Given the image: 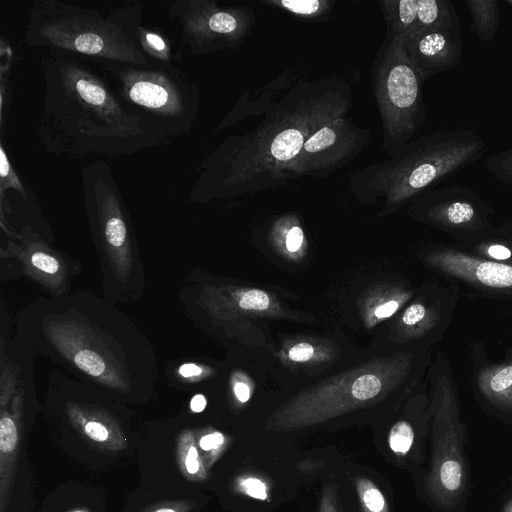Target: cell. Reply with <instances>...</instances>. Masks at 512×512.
<instances>
[{
    "mask_svg": "<svg viewBox=\"0 0 512 512\" xmlns=\"http://www.w3.org/2000/svg\"><path fill=\"white\" fill-rule=\"evenodd\" d=\"M196 442L204 464L209 467L220 457L227 444L225 435L213 429L199 432L196 435Z\"/></svg>",
    "mask_w": 512,
    "mask_h": 512,
    "instance_id": "obj_28",
    "label": "cell"
},
{
    "mask_svg": "<svg viewBox=\"0 0 512 512\" xmlns=\"http://www.w3.org/2000/svg\"><path fill=\"white\" fill-rule=\"evenodd\" d=\"M423 79L401 36L389 31L372 68V85L389 156L413 140L426 120Z\"/></svg>",
    "mask_w": 512,
    "mask_h": 512,
    "instance_id": "obj_9",
    "label": "cell"
},
{
    "mask_svg": "<svg viewBox=\"0 0 512 512\" xmlns=\"http://www.w3.org/2000/svg\"><path fill=\"white\" fill-rule=\"evenodd\" d=\"M178 460L184 474L192 480H203L207 471L196 442V434L191 430L181 433L178 440Z\"/></svg>",
    "mask_w": 512,
    "mask_h": 512,
    "instance_id": "obj_24",
    "label": "cell"
},
{
    "mask_svg": "<svg viewBox=\"0 0 512 512\" xmlns=\"http://www.w3.org/2000/svg\"><path fill=\"white\" fill-rule=\"evenodd\" d=\"M84 210L96 251L102 296L114 304L139 301L146 272L129 210L110 165L95 160L81 170Z\"/></svg>",
    "mask_w": 512,
    "mask_h": 512,
    "instance_id": "obj_6",
    "label": "cell"
},
{
    "mask_svg": "<svg viewBox=\"0 0 512 512\" xmlns=\"http://www.w3.org/2000/svg\"><path fill=\"white\" fill-rule=\"evenodd\" d=\"M465 2L473 22L471 29L481 41L491 43L500 22L499 1L466 0Z\"/></svg>",
    "mask_w": 512,
    "mask_h": 512,
    "instance_id": "obj_23",
    "label": "cell"
},
{
    "mask_svg": "<svg viewBox=\"0 0 512 512\" xmlns=\"http://www.w3.org/2000/svg\"><path fill=\"white\" fill-rule=\"evenodd\" d=\"M413 215L433 224L452 229L481 226L486 205L476 192L463 185H450L416 198L410 205Z\"/></svg>",
    "mask_w": 512,
    "mask_h": 512,
    "instance_id": "obj_14",
    "label": "cell"
},
{
    "mask_svg": "<svg viewBox=\"0 0 512 512\" xmlns=\"http://www.w3.org/2000/svg\"><path fill=\"white\" fill-rule=\"evenodd\" d=\"M398 307L399 303L396 300H390L376 308L375 316L377 318L389 317L396 312Z\"/></svg>",
    "mask_w": 512,
    "mask_h": 512,
    "instance_id": "obj_40",
    "label": "cell"
},
{
    "mask_svg": "<svg viewBox=\"0 0 512 512\" xmlns=\"http://www.w3.org/2000/svg\"><path fill=\"white\" fill-rule=\"evenodd\" d=\"M458 23L460 22L456 9L450 0H418L416 30L414 35L422 31L442 28Z\"/></svg>",
    "mask_w": 512,
    "mask_h": 512,
    "instance_id": "obj_22",
    "label": "cell"
},
{
    "mask_svg": "<svg viewBox=\"0 0 512 512\" xmlns=\"http://www.w3.org/2000/svg\"><path fill=\"white\" fill-rule=\"evenodd\" d=\"M315 354L313 345L307 342H301L290 348L288 357L294 362H306Z\"/></svg>",
    "mask_w": 512,
    "mask_h": 512,
    "instance_id": "obj_34",
    "label": "cell"
},
{
    "mask_svg": "<svg viewBox=\"0 0 512 512\" xmlns=\"http://www.w3.org/2000/svg\"><path fill=\"white\" fill-rule=\"evenodd\" d=\"M13 52L4 38L0 41V96H1V127L4 123V114L6 112V107L8 109L9 99L11 95V86H10V68L12 61Z\"/></svg>",
    "mask_w": 512,
    "mask_h": 512,
    "instance_id": "obj_30",
    "label": "cell"
},
{
    "mask_svg": "<svg viewBox=\"0 0 512 512\" xmlns=\"http://www.w3.org/2000/svg\"><path fill=\"white\" fill-rule=\"evenodd\" d=\"M409 356L403 353L373 356L301 390L271 413L266 429L295 431L377 404L401 383L410 366Z\"/></svg>",
    "mask_w": 512,
    "mask_h": 512,
    "instance_id": "obj_7",
    "label": "cell"
},
{
    "mask_svg": "<svg viewBox=\"0 0 512 512\" xmlns=\"http://www.w3.org/2000/svg\"><path fill=\"white\" fill-rule=\"evenodd\" d=\"M432 411L431 456L426 489L437 506L450 510L463 500L468 479L464 427L455 395L445 380L437 385Z\"/></svg>",
    "mask_w": 512,
    "mask_h": 512,
    "instance_id": "obj_11",
    "label": "cell"
},
{
    "mask_svg": "<svg viewBox=\"0 0 512 512\" xmlns=\"http://www.w3.org/2000/svg\"><path fill=\"white\" fill-rule=\"evenodd\" d=\"M486 253L489 257L497 261H505L511 258V250L502 244H491L487 247Z\"/></svg>",
    "mask_w": 512,
    "mask_h": 512,
    "instance_id": "obj_38",
    "label": "cell"
},
{
    "mask_svg": "<svg viewBox=\"0 0 512 512\" xmlns=\"http://www.w3.org/2000/svg\"><path fill=\"white\" fill-rule=\"evenodd\" d=\"M406 52L423 81L460 63L463 40L460 23L422 31L403 39Z\"/></svg>",
    "mask_w": 512,
    "mask_h": 512,
    "instance_id": "obj_15",
    "label": "cell"
},
{
    "mask_svg": "<svg viewBox=\"0 0 512 512\" xmlns=\"http://www.w3.org/2000/svg\"><path fill=\"white\" fill-rule=\"evenodd\" d=\"M233 393L235 398L241 403L247 402L250 398V388L242 381L233 383Z\"/></svg>",
    "mask_w": 512,
    "mask_h": 512,
    "instance_id": "obj_39",
    "label": "cell"
},
{
    "mask_svg": "<svg viewBox=\"0 0 512 512\" xmlns=\"http://www.w3.org/2000/svg\"><path fill=\"white\" fill-rule=\"evenodd\" d=\"M136 42L152 61L171 64L175 59L169 39L159 29L141 25L136 32Z\"/></svg>",
    "mask_w": 512,
    "mask_h": 512,
    "instance_id": "obj_25",
    "label": "cell"
},
{
    "mask_svg": "<svg viewBox=\"0 0 512 512\" xmlns=\"http://www.w3.org/2000/svg\"><path fill=\"white\" fill-rule=\"evenodd\" d=\"M370 138V131L356 125L348 115L329 120L304 143L292 177H327L356 158Z\"/></svg>",
    "mask_w": 512,
    "mask_h": 512,
    "instance_id": "obj_13",
    "label": "cell"
},
{
    "mask_svg": "<svg viewBox=\"0 0 512 512\" xmlns=\"http://www.w3.org/2000/svg\"><path fill=\"white\" fill-rule=\"evenodd\" d=\"M72 512H86V511L81 510V509H76V510H73Z\"/></svg>",
    "mask_w": 512,
    "mask_h": 512,
    "instance_id": "obj_45",
    "label": "cell"
},
{
    "mask_svg": "<svg viewBox=\"0 0 512 512\" xmlns=\"http://www.w3.org/2000/svg\"><path fill=\"white\" fill-rule=\"evenodd\" d=\"M304 234L299 226H292L286 234L285 245L290 252L297 251L303 243Z\"/></svg>",
    "mask_w": 512,
    "mask_h": 512,
    "instance_id": "obj_37",
    "label": "cell"
},
{
    "mask_svg": "<svg viewBox=\"0 0 512 512\" xmlns=\"http://www.w3.org/2000/svg\"><path fill=\"white\" fill-rule=\"evenodd\" d=\"M1 282L26 278L50 297L64 296L82 271L80 259L54 245L31 223L19 229L1 226Z\"/></svg>",
    "mask_w": 512,
    "mask_h": 512,
    "instance_id": "obj_10",
    "label": "cell"
},
{
    "mask_svg": "<svg viewBox=\"0 0 512 512\" xmlns=\"http://www.w3.org/2000/svg\"><path fill=\"white\" fill-rule=\"evenodd\" d=\"M318 512H338L336 494L333 486H327L321 495Z\"/></svg>",
    "mask_w": 512,
    "mask_h": 512,
    "instance_id": "obj_36",
    "label": "cell"
},
{
    "mask_svg": "<svg viewBox=\"0 0 512 512\" xmlns=\"http://www.w3.org/2000/svg\"><path fill=\"white\" fill-rule=\"evenodd\" d=\"M93 64L103 72L126 107L156 124L173 140L194 127L200 90L179 68L154 61L146 66L113 62Z\"/></svg>",
    "mask_w": 512,
    "mask_h": 512,
    "instance_id": "obj_8",
    "label": "cell"
},
{
    "mask_svg": "<svg viewBox=\"0 0 512 512\" xmlns=\"http://www.w3.org/2000/svg\"><path fill=\"white\" fill-rule=\"evenodd\" d=\"M297 79L298 75L293 74L292 72H286L281 74L273 82L269 83L265 89L260 91V95L255 97L253 100L242 97L218 124L215 132H219L234 125L249 114L264 113L275 103L274 95L281 94L284 91V88H288L300 81Z\"/></svg>",
    "mask_w": 512,
    "mask_h": 512,
    "instance_id": "obj_17",
    "label": "cell"
},
{
    "mask_svg": "<svg viewBox=\"0 0 512 512\" xmlns=\"http://www.w3.org/2000/svg\"><path fill=\"white\" fill-rule=\"evenodd\" d=\"M216 372L215 366L209 361L183 358L169 363L165 375L172 387L188 391L197 388L200 384L214 382Z\"/></svg>",
    "mask_w": 512,
    "mask_h": 512,
    "instance_id": "obj_19",
    "label": "cell"
},
{
    "mask_svg": "<svg viewBox=\"0 0 512 512\" xmlns=\"http://www.w3.org/2000/svg\"><path fill=\"white\" fill-rule=\"evenodd\" d=\"M356 490L364 512H389L384 495L371 480L358 477Z\"/></svg>",
    "mask_w": 512,
    "mask_h": 512,
    "instance_id": "obj_29",
    "label": "cell"
},
{
    "mask_svg": "<svg viewBox=\"0 0 512 512\" xmlns=\"http://www.w3.org/2000/svg\"><path fill=\"white\" fill-rule=\"evenodd\" d=\"M506 3H507L510 7H512V0H506Z\"/></svg>",
    "mask_w": 512,
    "mask_h": 512,
    "instance_id": "obj_44",
    "label": "cell"
},
{
    "mask_svg": "<svg viewBox=\"0 0 512 512\" xmlns=\"http://www.w3.org/2000/svg\"><path fill=\"white\" fill-rule=\"evenodd\" d=\"M21 428L7 414L0 413V512L10 495Z\"/></svg>",
    "mask_w": 512,
    "mask_h": 512,
    "instance_id": "obj_18",
    "label": "cell"
},
{
    "mask_svg": "<svg viewBox=\"0 0 512 512\" xmlns=\"http://www.w3.org/2000/svg\"><path fill=\"white\" fill-rule=\"evenodd\" d=\"M351 104L350 86L341 78L299 81L254 129L227 136L206 156L187 202L204 204L285 184L310 135L348 115Z\"/></svg>",
    "mask_w": 512,
    "mask_h": 512,
    "instance_id": "obj_2",
    "label": "cell"
},
{
    "mask_svg": "<svg viewBox=\"0 0 512 512\" xmlns=\"http://www.w3.org/2000/svg\"><path fill=\"white\" fill-rule=\"evenodd\" d=\"M38 63L44 99L36 135L47 153L70 159L122 156L174 141L126 107L90 60L41 50Z\"/></svg>",
    "mask_w": 512,
    "mask_h": 512,
    "instance_id": "obj_3",
    "label": "cell"
},
{
    "mask_svg": "<svg viewBox=\"0 0 512 512\" xmlns=\"http://www.w3.org/2000/svg\"><path fill=\"white\" fill-rule=\"evenodd\" d=\"M426 316V308L421 303L410 305L402 316V322L407 326H413L422 321Z\"/></svg>",
    "mask_w": 512,
    "mask_h": 512,
    "instance_id": "obj_35",
    "label": "cell"
},
{
    "mask_svg": "<svg viewBox=\"0 0 512 512\" xmlns=\"http://www.w3.org/2000/svg\"><path fill=\"white\" fill-rule=\"evenodd\" d=\"M264 2L306 19L323 18L334 5V2L329 0H266Z\"/></svg>",
    "mask_w": 512,
    "mask_h": 512,
    "instance_id": "obj_26",
    "label": "cell"
},
{
    "mask_svg": "<svg viewBox=\"0 0 512 512\" xmlns=\"http://www.w3.org/2000/svg\"><path fill=\"white\" fill-rule=\"evenodd\" d=\"M15 333L38 356L121 402L144 404L155 396L160 368L151 341L103 296L85 289L40 296L18 312Z\"/></svg>",
    "mask_w": 512,
    "mask_h": 512,
    "instance_id": "obj_1",
    "label": "cell"
},
{
    "mask_svg": "<svg viewBox=\"0 0 512 512\" xmlns=\"http://www.w3.org/2000/svg\"><path fill=\"white\" fill-rule=\"evenodd\" d=\"M478 383L490 402L504 409H512V362L482 370Z\"/></svg>",
    "mask_w": 512,
    "mask_h": 512,
    "instance_id": "obj_20",
    "label": "cell"
},
{
    "mask_svg": "<svg viewBox=\"0 0 512 512\" xmlns=\"http://www.w3.org/2000/svg\"><path fill=\"white\" fill-rule=\"evenodd\" d=\"M428 261L444 273L468 282L512 289V264L482 260L450 249L433 252Z\"/></svg>",
    "mask_w": 512,
    "mask_h": 512,
    "instance_id": "obj_16",
    "label": "cell"
},
{
    "mask_svg": "<svg viewBox=\"0 0 512 512\" xmlns=\"http://www.w3.org/2000/svg\"><path fill=\"white\" fill-rule=\"evenodd\" d=\"M207 406V399L205 395L197 393L192 396L189 402V410L192 413L198 414L205 410Z\"/></svg>",
    "mask_w": 512,
    "mask_h": 512,
    "instance_id": "obj_41",
    "label": "cell"
},
{
    "mask_svg": "<svg viewBox=\"0 0 512 512\" xmlns=\"http://www.w3.org/2000/svg\"><path fill=\"white\" fill-rule=\"evenodd\" d=\"M236 489L251 498L267 501L269 499V488L259 477L254 475H242L236 480Z\"/></svg>",
    "mask_w": 512,
    "mask_h": 512,
    "instance_id": "obj_33",
    "label": "cell"
},
{
    "mask_svg": "<svg viewBox=\"0 0 512 512\" xmlns=\"http://www.w3.org/2000/svg\"><path fill=\"white\" fill-rule=\"evenodd\" d=\"M486 149L485 141L471 129L437 130L415 137L383 161L352 172L349 186L362 203L382 201L381 214H387L476 162Z\"/></svg>",
    "mask_w": 512,
    "mask_h": 512,
    "instance_id": "obj_4",
    "label": "cell"
},
{
    "mask_svg": "<svg viewBox=\"0 0 512 512\" xmlns=\"http://www.w3.org/2000/svg\"><path fill=\"white\" fill-rule=\"evenodd\" d=\"M416 440V432L413 425L405 420H398L391 427L388 434L390 450L397 456H407L413 449Z\"/></svg>",
    "mask_w": 512,
    "mask_h": 512,
    "instance_id": "obj_27",
    "label": "cell"
},
{
    "mask_svg": "<svg viewBox=\"0 0 512 512\" xmlns=\"http://www.w3.org/2000/svg\"><path fill=\"white\" fill-rule=\"evenodd\" d=\"M484 166L500 183L512 184V147L488 156Z\"/></svg>",
    "mask_w": 512,
    "mask_h": 512,
    "instance_id": "obj_31",
    "label": "cell"
},
{
    "mask_svg": "<svg viewBox=\"0 0 512 512\" xmlns=\"http://www.w3.org/2000/svg\"><path fill=\"white\" fill-rule=\"evenodd\" d=\"M503 512H512V498H510L503 507Z\"/></svg>",
    "mask_w": 512,
    "mask_h": 512,
    "instance_id": "obj_43",
    "label": "cell"
},
{
    "mask_svg": "<svg viewBox=\"0 0 512 512\" xmlns=\"http://www.w3.org/2000/svg\"><path fill=\"white\" fill-rule=\"evenodd\" d=\"M167 15L178 22L182 42L193 56L237 49L255 21L251 8L222 7L215 0H176Z\"/></svg>",
    "mask_w": 512,
    "mask_h": 512,
    "instance_id": "obj_12",
    "label": "cell"
},
{
    "mask_svg": "<svg viewBox=\"0 0 512 512\" xmlns=\"http://www.w3.org/2000/svg\"><path fill=\"white\" fill-rule=\"evenodd\" d=\"M153 512H181V509L174 506H161L153 510Z\"/></svg>",
    "mask_w": 512,
    "mask_h": 512,
    "instance_id": "obj_42",
    "label": "cell"
},
{
    "mask_svg": "<svg viewBox=\"0 0 512 512\" xmlns=\"http://www.w3.org/2000/svg\"><path fill=\"white\" fill-rule=\"evenodd\" d=\"M142 8L138 2L126 3L105 16L91 7L37 0L28 9L24 43L93 62L146 66L152 62L136 42Z\"/></svg>",
    "mask_w": 512,
    "mask_h": 512,
    "instance_id": "obj_5",
    "label": "cell"
},
{
    "mask_svg": "<svg viewBox=\"0 0 512 512\" xmlns=\"http://www.w3.org/2000/svg\"><path fill=\"white\" fill-rule=\"evenodd\" d=\"M1 181H0V192L12 188L24 199H28V194L25 190L24 185L21 183L14 167L9 161L8 154L5 151L3 142L1 141Z\"/></svg>",
    "mask_w": 512,
    "mask_h": 512,
    "instance_id": "obj_32",
    "label": "cell"
},
{
    "mask_svg": "<svg viewBox=\"0 0 512 512\" xmlns=\"http://www.w3.org/2000/svg\"><path fill=\"white\" fill-rule=\"evenodd\" d=\"M379 4L387 31L401 36L404 40L414 35L418 0H382Z\"/></svg>",
    "mask_w": 512,
    "mask_h": 512,
    "instance_id": "obj_21",
    "label": "cell"
}]
</instances>
